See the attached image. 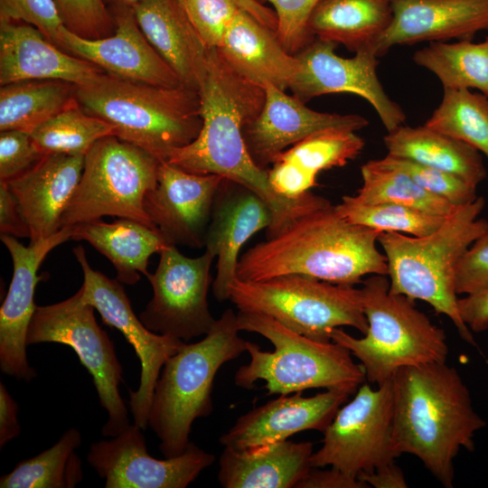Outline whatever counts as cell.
I'll use <instances>...</instances> for the list:
<instances>
[{
    "label": "cell",
    "instance_id": "cell-40",
    "mask_svg": "<svg viewBox=\"0 0 488 488\" xmlns=\"http://www.w3.org/2000/svg\"><path fill=\"white\" fill-rule=\"evenodd\" d=\"M377 161L383 166L407 174L420 187L453 205H464L478 197L476 187L453 174L389 154Z\"/></svg>",
    "mask_w": 488,
    "mask_h": 488
},
{
    "label": "cell",
    "instance_id": "cell-15",
    "mask_svg": "<svg viewBox=\"0 0 488 488\" xmlns=\"http://www.w3.org/2000/svg\"><path fill=\"white\" fill-rule=\"evenodd\" d=\"M142 430L130 424L111 439L91 444L87 461L106 488H185L215 460L192 442L180 455L156 459L148 454Z\"/></svg>",
    "mask_w": 488,
    "mask_h": 488
},
{
    "label": "cell",
    "instance_id": "cell-6",
    "mask_svg": "<svg viewBox=\"0 0 488 488\" xmlns=\"http://www.w3.org/2000/svg\"><path fill=\"white\" fill-rule=\"evenodd\" d=\"M237 314L226 309L204 338L185 343L164 364L148 414V427L160 440L164 457L183 454L189 444L193 421L213 410L211 390L215 376L226 362L246 352L239 334Z\"/></svg>",
    "mask_w": 488,
    "mask_h": 488
},
{
    "label": "cell",
    "instance_id": "cell-2",
    "mask_svg": "<svg viewBox=\"0 0 488 488\" xmlns=\"http://www.w3.org/2000/svg\"><path fill=\"white\" fill-rule=\"evenodd\" d=\"M393 443L399 455L418 458L444 487L454 486V460L473 451L485 421L455 367L435 362L403 368L393 377Z\"/></svg>",
    "mask_w": 488,
    "mask_h": 488
},
{
    "label": "cell",
    "instance_id": "cell-35",
    "mask_svg": "<svg viewBox=\"0 0 488 488\" xmlns=\"http://www.w3.org/2000/svg\"><path fill=\"white\" fill-rule=\"evenodd\" d=\"M81 444L79 430H67L50 448L16 465L1 476V488H72L83 479L81 461L75 453Z\"/></svg>",
    "mask_w": 488,
    "mask_h": 488
},
{
    "label": "cell",
    "instance_id": "cell-20",
    "mask_svg": "<svg viewBox=\"0 0 488 488\" xmlns=\"http://www.w3.org/2000/svg\"><path fill=\"white\" fill-rule=\"evenodd\" d=\"M261 87L265 91L263 107L243 130L248 151L261 169L268 170L282 152L317 131L330 127L357 131L369 123L356 114L313 110L295 95L290 96L270 83Z\"/></svg>",
    "mask_w": 488,
    "mask_h": 488
},
{
    "label": "cell",
    "instance_id": "cell-32",
    "mask_svg": "<svg viewBox=\"0 0 488 488\" xmlns=\"http://www.w3.org/2000/svg\"><path fill=\"white\" fill-rule=\"evenodd\" d=\"M388 154L457 175L477 188L487 171L481 153L472 145L426 126H403L383 137Z\"/></svg>",
    "mask_w": 488,
    "mask_h": 488
},
{
    "label": "cell",
    "instance_id": "cell-50",
    "mask_svg": "<svg viewBox=\"0 0 488 488\" xmlns=\"http://www.w3.org/2000/svg\"><path fill=\"white\" fill-rule=\"evenodd\" d=\"M18 404L8 392L4 383H0V447L20 434Z\"/></svg>",
    "mask_w": 488,
    "mask_h": 488
},
{
    "label": "cell",
    "instance_id": "cell-36",
    "mask_svg": "<svg viewBox=\"0 0 488 488\" xmlns=\"http://www.w3.org/2000/svg\"><path fill=\"white\" fill-rule=\"evenodd\" d=\"M361 186L354 196L365 203H393L447 217L458 207L420 187L407 174L371 160L361 167Z\"/></svg>",
    "mask_w": 488,
    "mask_h": 488
},
{
    "label": "cell",
    "instance_id": "cell-8",
    "mask_svg": "<svg viewBox=\"0 0 488 488\" xmlns=\"http://www.w3.org/2000/svg\"><path fill=\"white\" fill-rule=\"evenodd\" d=\"M361 290L367 332L356 338L335 328L331 340L360 361L367 382L380 385L403 368L446 361L445 331L418 310L414 300L392 293L386 276L371 275Z\"/></svg>",
    "mask_w": 488,
    "mask_h": 488
},
{
    "label": "cell",
    "instance_id": "cell-51",
    "mask_svg": "<svg viewBox=\"0 0 488 488\" xmlns=\"http://www.w3.org/2000/svg\"><path fill=\"white\" fill-rule=\"evenodd\" d=\"M358 479L368 487L407 488L408 483L402 469L395 461L379 466L371 472L361 474Z\"/></svg>",
    "mask_w": 488,
    "mask_h": 488
},
{
    "label": "cell",
    "instance_id": "cell-25",
    "mask_svg": "<svg viewBox=\"0 0 488 488\" xmlns=\"http://www.w3.org/2000/svg\"><path fill=\"white\" fill-rule=\"evenodd\" d=\"M84 160L81 155L47 154L29 170L6 182L28 223L30 243L61 229V216L80 183Z\"/></svg>",
    "mask_w": 488,
    "mask_h": 488
},
{
    "label": "cell",
    "instance_id": "cell-9",
    "mask_svg": "<svg viewBox=\"0 0 488 488\" xmlns=\"http://www.w3.org/2000/svg\"><path fill=\"white\" fill-rule=\"evenodd\" d=\"M229 299L240 312L267 315L309 338L329 342L333 329L368 330L361 288L290 274L260 281L236 278Z\"/></svg>",
    "mask_w": 488,
    "mask_h": 488
},
{
    "label": "cell",
    "instance_id": "cell-49",
    "mask_svg": "<svg viewBox=\"0 0 488 488\" xmlns=\"http://www.w3.org/2000/svg\"><path fill=\"white\" fill-rule=\"evenodd\" d=\"M460 316L474 333L488 329V288L458 299Z\"/></svg>",
    "mask_w": 488,
    "mask_h": 488
},
{
    "label": "cell",
    "instance_id": "cell-17",
    "mask_svg": "<svg viewBox=\"0 0 488 488\" xmlns=\"http://www.w3.org/2000/svg\"><path fill=\"white\" fill-rule=\"evenodd\" d=\"M71 226L62 227L54 235L28 246L1 234L13 262L12 280L0 308V368L10 377L30 381L36 376L28 363L26 336L37 307L35 288L42 279L37 273L51 250L71 239Z\"/></svg>",
    "mask_w": 488,
    "mask_h": 488
},
{
    "label": "cell",
    "instance_id": "cell-45",
    "mask_svg": "<svg viewBox=\"0 0 488 488\" xmlns=\"http://www.w3.org/2000/svg\"><path fill=\"white\" fill-rule=\"evenodd\" d=\"M44 154L32 136L20 130L0 133V181L8 182L33 167Z\"/></svg>",
    "mask_w": 488,
    "mask_h": 488
},
{
    "label": "cell",
    "instance_id": "cell-12",
    "mask_svg": "<svg viewBox=\"0 0 488 488\" xmlns=\"http://www.w3.org/2000/svg\"><path fill=\"white\" fill-rule=\"evenodd\" d=\"M393 378L373 389L364 381L323 432L312 467L331 466L358 478L399 456L393 443Z\"/></svg>",
    "mask_w": 488,
    "mask_h": 488
},
{
    "label": "cell",
    "instance_id": "cell-26",
    "mask_svg": "<svg viewBox=\"0 0 488 488\" xmlns=\"http://www.w3.org/2000/svg\"><path fill=\"white\" fill-rule=\"evenodd\" d=\"M135 18L182 85L199 90L205 77L209 48L178 0H145L132 7Z\"/></svg>",
    "mask_w": 488,
    "mask_h": 488
},
{
    "label": "cell",
    "instance_id": "cell-41",
    "mask_svg": "<svg viewBox=\"0 0 488 488\" xmlns=\"http://www.w3.org/2000/svg\"><path fill=\"white\" fill-rule=\"evenodd\" d=\"M64 26L85 39L107 37L115 26L103 0H53Z\"/></svg>",
    "mask_w": 488,
    "mask_h": 488
},
{
    "label": "cell",
    "instance_id": "cell-11",
    "mask_svg": "<svg viewBox=\"0 0 488 488\" xmlns=\"http://www.w3.org/2000/svg\"><path fill=\"white\" fill-rule=\"evenodd\" d=\"M95 308L82 298L80 288L72 296L38 306L31 320L27 345L57 343L68 345L92 376L100 405L108 419L102 427L104 436H116L130 425L127 408L119 394L122 366L113 342L98 324Z\"/></svg>",
    "mask_w": 488,
    "mask_h": 488
},
{
    "label": "cell",
    "instance_id": "cell-13",
    "mask_svg": "<svg viewBox=\"0 0 488 488\" xmlns=\"http://www.w3.org/2000/svg\"><path fill=\"white\" fill-rule=\"evenodd\" d=\"M159 255L155 271L147 277L153 297L140 314V320L150 331L185 343L205 335L216 322L208 304L215 255L205 249L202 255L189 258L174 245Z\"/></svg>",
    "mask_w": 488,
    "mask_h": 488
},
{
    "label": "cell",
    "instance_id": "cell-30",
    "mask_svg": "<svg viewBox=\"0 0 488 488\" xmlns=\"http://www.w3.org/2000/svg\"><path fill=\"white\" fill-rule=\"evenodd\" d=\"M71 229V239L91 244L113 264L117 279L127 285L137 283L141 274L147 277L150 257L169 246L157 229L127 218L81 222Z\"/></svg>",
    "mask_w": 488,
    "mask_h": 488
},
{
    "label": "cell",
    "instance_id": "cell-38",
    "mask_svg": "<svg viewBox=\"0 0 488 488\" xmlns=\"http://www.w3.org/2000/svg\"><path fill=\"white\" fill-rule=\"evenodd\" d=\"M425 126L463 141L488 157V98L468 89H444Z\"/></svg>",
    "mask_w": 488,
    "mask_h": 488
},
{
    "label": "cell",
    "instance_id": "cell-14",
    "mask_svg": "<svg viewBox=\"0 0 488 488\" xmlns=\"http://www.w3.org/2000/svg\"><path fill=\"white\" fill-rule=\"evenodd\" d=\"M83 273L82 298L100 314L103 323L117 329L135 349L141 364L139 387L129 391L134 423L143 430L148 427V414L155 388L165 361L185 342L150 331L136 317L120 282L93 269L82 246L72 249Z\"/></svg>",
    "mask_w": 488,
    "mask_h": 488
},
{
    "label": "cell",
    "instance_id": "cell-18",
    "mask_svg": "<svg viewBox=\"0 0 488 488\" xmlns=\"http://www.w3.org/2000/svg\"><path fill=\"white\" fill-rule=\"evenodd\" d=\"M222 177L160 162L155 185L144 199L151 222L168 245L205 246L214 197Z\"/></svg>",
    "mask_w": 488,
    "mask_h": 488
},
{
    "label": "cell",
    "instance_id": "cell-43",
    "mask_svg": "<svg viewBox=\"0 0 488 488\" xmlns=\"http://www.w3.org/2000/svg\"><path fill=\"white\" fill-rule=\"evenodd\" d=\"M206 46L218 48L223 34L240 10L233 0H178Z\"/></svg>",
    "mask_w": 488,
    "mask_h": 488
},
{
    "label": "cell",
    "instance_id": "cell-47",
    "mask_svg": "<svg viewBox=\"0 0 488 488\" xmlns=\"http://www.w3.org/2000/svg\"><path fill=\"white\" fill-rule=\"evenodd\" d=\"M0 232L16 239L30 238V229L17 200L3 181H0Z\"/></svg>",
    "mask_w": 488,
    "mask_h": 488
},
{
    "label": "cell",
    "instance_id": "cell-1",
    "mask_svg": "<svg viewBox=\"0 0 488 488\" xmlns=\"http://www.w3.org/2000/svg\"><path fill=\"white\" fill-rule=\"evenodd\" d=\"M198 92L202 118L200 134L172 152L165 162L190 173L220 175L257 193L272 212L267 239L323 206V197L312 192L296 199L277 194L270 185L267 170L251 158L243 130L259 114L265 91L237 72L218 48L209 49L206 73Z\"/></svg>",
    "mask_w": 488,
    "mask_h": 488
},
{
    "label": "cell",
    "instance_id": "cell-33",
    "mask_svg": "<svg viewBox=\"0 0 488 488\" xmlns=\"http://www.w3.org/2000/svg\"><path fill=\"white\" fill-rule=\"evenodd\" d=\"M76 86L56 80H23L0 89V131L31 133L76 99Z\"/></svg>",
    "mask_w": 488,
    "mask_h": 488
},
{
    "label": "cell",
    "instance_id": "cell-46",
    "mask_svg": "<svg viewBox=\"0 0 488 488\" xmlns=\"http://www.w3.org/2000/svg\"><path fill=\"white\" fill-rule=\"evenodd\" d=\"M488 288V230L462 256L455 271L457 295L468 296Z\"/></svg>",
    "mask_w": 488,
    "mask_h": 488
},
{
    "label": "cell",
    "instance_id": "cell-3",
    "mask_svg": "<svg viewBox=\"0 0 488 488\" xmlns=\"http://www.w3.org/2000/svg\"><path fill=\"white\" fill-rule=\"evenodd\" d=\"M380 233L350 222L331 203L249 249L239 259L237 278L260 281L298 274L354 286L367 275L387 276L386 256L377 247Z\"/></svg>",
    "mask_w": 488,
    "mask_h": 488
},
{
    "label": "cell",
    "instance_id": "cell-22",
    "mask_svg": "<svg viewBox=\"0 0 488 488\" xmlns=\"http://www.w3.org/2000/svg\"><path fill=\"white\" fill-rule=\"evenodd\" d=\"M268 205L253 191L222 178L216 192L205 248L217 258L212 292L219 302L229 299L230 286L237 278L239 253L257 232L271 226Z\"/></svg>",
    "mask_w": 488,
    "mask_h": 488
},
{
    "label": "cell",
    "instance_id": "cell-19",
    "mask_svg": "<svg viewBox=\"0 0 488 488\" xmlns=\"http://www.w3.org/2000/svg\"><path fill=\"white\" fill-rule=\"evenodd\" d=\"M351 395L335 389L311 397H304L302 392L280 395L238 418L221 436L220 443L239 451L253 450L304 430L324 432Z\"/></svg>",
    "mask_w": 488,
    "mask_h": 488
},
{
    "label": "cell",
    "instance_id": "cell-42",
    "mask_svg": "<svg viewBox=\"0 0 488 488\" xmlns=\"http://www.w3.org/2000/svg\"><path fill=\"white\" fill-rule=\"evenodd\" d=\"M277 16V37L285 50L297 54L314 38L308 31L309 17L320 0H266Z\"/></svg>",
    "mask_w": 488,
    "mask_h": 488
},
{
    "label": "cell",
    "instance_id": "cell-28",
    "mask_svg": "<svg viewBox=\"0 0 488 488\" xmlns=\"http://www.w3.org/2000/svg\"><path fill=\"white\" fill-rule=\"evenodd\" d=\"M226 61L240 75L261 86L270 83L289 89L299 68L277 34L239 10L228 25L218 47Z\"/></svg>",
    "mask_w": 488,
    "mask_h": 488
},
{
    "label": "cell",
    "instance_id": "cell-48",
    "mask_svg": "<svg viewBox=\"0 0 488 488\" xmlns=\"http://www.w3.org/2000/svg\"><path fill=\"white\" fill-rule=\"evenodd\" d=\"M358 478L331 467H312L296 488H367Z\"/></svg>",
    "mask_w": 488,
    "mask_h": 488
},
{
    "label": "cell",
    "instance_id": "cell-24",
    "mask_svg": "<svg viewBox=\"0 0 488 488\" xmlns=\"http://www.w3.org/2000/svg\"><path fill=\"white\" fill-rule=\"evenodd\" d=\"M94 63L62 52L34 26L0 20V84L56 80L84 86L105 74Z\"/></svg>",
    "mask_w": 488,
    "mask_h": 488
},
{
    "label": "cell",
    "instance_id": "cell-37",
    "mask_svg": "<svg viewBox=\"0 0 488 488\" xmlns=\"http://www.w3.org/2000/svg\"><path fill=\"white\" fill-rule=\"evenodd\" d=\"M30 135L44 155H85L98 140L115 136V131L104 119L84 112L76 99Z\"/></svg>",
    "mask_w": 488,
    "mask_h": 488
},
{
    "label": "cell",
    "instance_id": "cell-7",
    "mask_svg": "<svg viewBox=\"0 0 488 488\" xmlns=\"http://www.w3.org/2000/svg\"><path fill=\"white\" fill-rule=\"evenodd\" d=\"M237 325L239 331L261 334L274 345V351L267 352L247 341L250 360L235 373L239 387L250 389L263 380L268 395L309 389H345L353 394L366 381L361 363L353 361L350 351L333 341L309 338L257 313L239 311Z\"/></svg>",
    "mask_w": 488,
    "mask_h": 488
},
{
    "label": "cell",
    "instance_id": "cell-27",
    "mask_svg": "<svg viewBox=\"0 0 488 488\" xmlns=\"http://www.w3.org/2000/svg\"><path fill=\"white\" fill-rule=\"evenodd\" d=\"M356 131L330 127L317 131L282 152L267 170L272 189L296 199L317 186L318 174L356 158L365 142Z\"/></svg>",
    "mask_w": 488,
    "mask_h": 488
},
{
    "label": "cell",
    "instance_id": "cell-21",
    "mask_svg": "<svg viewBox=\"0 0 488 488\" xmlns=\"http://www.w3.org/2000/svg\"><path fill=\"white\" fill-rule=\"evenodd\" d=\"M114 19V33L97 40L78 36L64 26L60 48L125 80L164 87L182 85L141 31L131 7L117 5Z\"/></svg>",
    "mask_w": 488,
    "mask_h": 488
},
{
    "label": "cell",
    "instance_id": "cell-52",
    "mask_svg": "<svg viewBox=\"0 0 488 488\" xmlns=\"http://www.w3.org/2000/svg\"><path fill=\"white\" fill-rule=\"evenodd\" d=\"M239 8L258 23L277 32V16L273 9L262 5L258 0H233Z\"/></svg>",
    "mask_w": 488,
    "mask_h": 488
},
{
    "label": "cell",
    "instance_id": "cell-39",
    "mask_svg": "<svg viewBox=\"0 0 488 488\" xmlns=\"http://www.w3.org/2000/svg\"><path fill=\"white\" fill-rule=\"evenodd\" d=\"M339 213L352 223L378 230L423 237L437 230L446 217L393 203H365L345 195L335 205Z\"/></svg>",
    "mask_w": 488,
    "mask_h": 488
},
{
    "label": "cell",
    "instance_id": "cell-5",
    "mask_svg": "<svg viewBox=\"0 0 488 488\" xmlns=\"http://www.w3.org/2000/svg\"><path fill=\"white\" fill-rule=\"evenodd\" d=\"M75 94L86 112L114 127L116 136L160 162L192 142L202 129L199 92L183 85L156 86L106 72L90 84L76 86Z\"/></svg>",
    "mask_w": 488,
    "mask_h": 488
},
{
    "label": "cell",
    "instance_id": "cell-44",
    "mask_svg": "<svg viewBox=\"0 0 488 488\" xmlns=\"http://www.w3.org/2000/svg\"><path fill=\"white\" fill-rule=\"evenodd\" d=\"M0 20L31 24L60 47L64 24L53 0H0Z\"/></svg>",
    "mask_w": 488,
    "mask_h": 488
},
{
    "label": "cell",
    "instance_id": "cell-10",
    "mask_svg": "<svg viewBox=\"0 0 488 488\" xmlns=\"http://www.w3.org/2000/svg\"><path fill=\"white\" fill-rule=\"evenodd\" d=\"M160 161L116 136L98 140L85 155L80 183L61 220V228L116 216L155 228L144 208L156 183Z\"/></svg>",
    "mask_w": 488,
    "mask_h": 488
},
{
    "label": "cell",
    "instance_id": "cell-31",
    "mask_svg": "<svg viewBox=\"0 0 488 488\" xmlns=\"http://www.w3.org/2000/svg\"><path fill=\"white\" fill-rule=\"evenodd\" d=\"M392 17V0H320L308 31L313 38L343 44L354 53L372 51Z\"/></svg>",
    "mask_w": 488,
    "mask_h": 488
},
{
    "label": "cell",
    "instance_id": "cell-23",
    "mask_svg": "<svg viewBox=\"0 0 488 488\" xmlns=\"http://www.w3.org/2000/svg\"><path fill=\"white\" fill-rule=\"evenodd\" d=\"M392 21L372 47L377 57L396 44L472 40L488 31V0H392Z\"/></svg>",
    "mask_w": 488,
    "mask_h": 488
},
{
    "label": "cell",
    "instance_id": "cell-16",
    "mask_svg": "<svg viewBox=\"0 0 488 488\" xmlns=\"http://www.w3.org/2000/svg\"><path fill=\"white\" fill-rule=\"evenodd\" d=\"M333 42L314 38L296 57L298 71L289 89L304 102L331 93H352L366 99L390 132L403 125L406 115L386 94L377 75L378 57L371 50L343 58Z\"/></svg>",
    "mask_w": 488,
    "mask_h": 488
},
{
    "label": "cell",
    "instance_id": "cell-34",
    "mask_svg": "<svg viewBox=\"0 0 488 488\" xmlns=\"http://www.w3.org/2000/svg\"><path fill=\"white\" fill-rule=\"evenodd\" d=\"M413 61L433 72L444 89H477L488 98V37L479 43L430 42Z\"/></svg>",
    "mask_w": 488,
    "mask_h": 488
},
{
    "label": "cell",
    "instance_id": "cell-29",
    "mask_svg": "<svg viewBox=\"0 0 488 488\" xmlns=\"http://www.w3.org/2000/svg\"><path fill=\"white\" fill-rule=\"evenodd\" d=\"M313 443L285 441L253 450L224 446L218 479L225 488H296L312 468Z\"/></svg>",
    "mask_w": 488,
    "mask_h": 488
},
{
    "label": "cell",
    "instance_id": "cell-53",
    "mask_svg": "<svg viewBox=\"0 0 488 488\" xmlns=\"http://www.w3.org/2000/svg\"><path fill=\"white\" fill-rule=\"evenodd\" d=\"M117 5L127 6V7H133L136 5L142 3L145 0H117Z\"/></svg>",
    "mask_w": 488,
    "mask_h": 488
},
{
    "label": "cell",
    "instance_id": "cell-4",
    "mask_svg": "<svg viewBox=\"0 0 488 488\" xmlns=\"http://www.w3.org/2000/svg\"><path fill=\"white\" fill-rule=\"evenodd\" d=\"M485 200L458 206L442 225L423 237L381 232L378 242L387 258L389 290L412 300H422L446 315L461 338L475 346L471 330L463 322L455 289L457 265L471 244L486 230L479 218Z\"/></svg>",
    "mask_w": 488,
    "mask_h": 488
}]
</instances>
